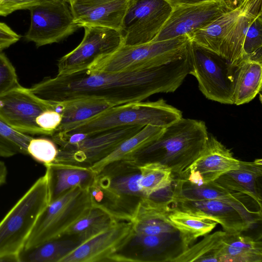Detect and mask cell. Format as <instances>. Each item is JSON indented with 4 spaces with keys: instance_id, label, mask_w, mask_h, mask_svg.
Returning a JSON list of instances; mask_svg holds the SVG:
<instances>
[{
    "instance_id": "cell-35",
    "label": "cell",
    "mask_w": 262,
    "mask_h": 262,
    "mask_svg": "<svg viewBox=\"0 0 262 262\" xmlns=\"http://www.w3.org/2000/svg\"><path fill=\"white\" fill-rule=\"evenodd\" d=\"M32 138L0 121V158H9L18 154L28 155L27 147Z\"/></svg>"
},
{
    "instance_id": "cell-21",
    "label": "cell",
    "mask_w": 262,
    "mask_h": 262,
    "mask_svg": "<svg viewBox=\"0 0 262 262\" xmlns=\"http://www.w3.org/2000/svg\"><path fill=\"white\" fill-rule=\"evenodd\" d=\"M171 202L147 197L139 202L131 222L135 233L145 235H159L178 231L170 222L168 214Z\"/></svg>"
},
{
    "instance_id": "cell-9",
    "label": "cell",
    "mask_w": 262,
    "mask_h": 262,
    "mask_svg": "<svg viewBox=\"0 0 262 262\" xmlns=\"http://www.w3.org/2000/svg\"><path fill=\"white\" fill-rule=\"evenodd\" d=\"M28 10L31 23L25 38L37 47L59 42L78 28L64 0H39Z\"/></svg>"
},
{
    "instance_id": "cell-5",
    "label": "cell",
    "mask_w": 262,
    "mask_h": 262,
    "mask_svg": "<svg viewBox=\"0 0 262 262\" xmlns=\"http://www.w3.org/2000/svg\"><path fill=\"white\" fill-rule=\"evenodd\" d=\"M189 41L186 34L143 44L122 45L112 53L95 60L87 70L131 72L159 67L183 57Z\"/></svg>"
},
{
    "instance_id": "cell-10",
    "label": "cell",
    "mask_w": 262,
    "mask_h": 262,
    "mask_svg": "<svg viewBox=\"0 0 262 262\" xmlns=\"http://www.w3.org/2000/svg\"><path fill=\"white\" fill-rule=\"evenodd\" d=\"M172 9L164 0H129L119 31L122 45H136L151 42Z\"/></svg>"
},
{
    "instance_id": "cell-3",
    "label": "cell",
    "mask_w": 262,
    "mask_h": 262,
    "mask_svg": "<svg viewBox=\"0 0 262 262\" xmlns=\"http://www.w3.org/2000/svg\"><path fill=\"white\" fill-rule=\"evenodd\" d=\"M140 165L132 158L104 166L89 187L92 206L105 210L117 220L131 221L140 201L145 197L140 185Z\"/></svg>"
},
{
    "instance_id": "cell-45",
    "label": "cell",
    "mask_w": 262,
    "mask_h": 262,
    "mask_svg": "<svg viewBox=\"0 0 262 262\" xmlns=\"http://www.w3.org/2000/svg\"><path fill=\"white\" fill-rule=\"evenodd\" d=\"M3 50H4V48L0 46V52H2Z\"/></svg>"
},
{
    "instance_id": "cell-36",
    "label": "cell",
    "mask_w": 262,
    "mask_h": 262,
    "mask_svg": "<svg viewBox=\"0 0 262 262\" xmlns=\"http://www.w3.org/2000/svg\"><path fill=\"white\" fill-rule=\"evenodd\" d=\"M243 50V59L262 63V13L255 18L249 26Z\"/></svg>"
},
{
    "instance_id": "cell-7",
    "label": "cell",
    "mask_w": 262,
    "mask_h": 262,
    "mask_svg": "<svg viewBox=\"0 0 262 262\" xmlns=\"http://www.w3.org/2000/svg\"><path fill=\"white\" fill-rule=\"evenodd\" d=\"M92 206L89 188L77 186L71 189L51 202L42 211L24 248L36 247L62 236Z\"/></svg>"
},
{
    "instance_id": "cell-23",
    "label": "cell",
    "mask_w": 262,
    "mask_h": 262,
    "mask_svg": "<svg viewBox=\"0 0 262 262\" xmlns=\"http://www.w3.org/2000/svg\"><path fill=\"white\" fill-rule=\"evenodd\" d=\"M250 1L245 0L207 26L188 35L190 41L196 47L220 55V49L223 40L246 10Z\"/></svg>"
},
{
    "instance_id": "cell-15",
    "label": "cell",
    "mask_w": 262,
    "mask_h": 262,
    "mask_svg": "<svg viewBox=\"0 0 262 262\" xmlns=\"http://www.w3.org/2000/svg\"><path fill=\"white\" fill-rule=\"evenodd\" d=\"M231 9L225 0H207L172 8L168 18L151 42L189 35Z\"/></svg>"
},
{
    "instance_id": "cell-1",
    "label": "cell",
    "mask_w": 262,
    "mask_h": 262,
    "mask_svg": "<svg viewBox=\"0 0 262 262\" xmlns=\"http://www.w3.org/2000/svg\"><path fill=\"white\" fill-rule=\"evenodd\" d=\"M189 74L187 53L182 58L159 67L131 72L86 70L74 74L46 78L30 88L50 102L88 98L113 106L142 101L160 93L174 92Z\"/></svg>"
},
{
    "instance_id": "cell-42",
    "label": "cell",
    "mask_w": 262,
    "mask_h": 262,
    "mask_svg": "<svg viewBox=\"0 0 262 262\" xmlns=\"http://www.w3.org/2000/svg\"><path fill=\"white\" fill-rule=\"evenodd\" d=\"M8 170L5 163L0 160V187L4 185L7 181Z\"/></svg>"
},
{
    "instance_id": "cell-2",
    "label": "cell",
    "mask_w": 262,
    "mask_h": 262,
    "mask_svg": "<svg viewBox=\"0 0 262 262\" xmlns=\"http://www.w3.org/2000/svg\"><path fill=\"white\" fill-rule=\"evenodd\" d=\"M207 129L203 121L182 117L133 158L140 163H160L180 177L205 148L209 138Z\"/></svg>"
},
{
    "instance_id": "cell-4",
    "label": "cell",
    "mask_w": 262,
    "mask_h": 262,
    "mask_svg": "<svg viewBox=\"0 0 262 262\" xmlns=\"http://www.w3.org/2000/svg\"><path fill=\"white\" fill-rule=\"evenodd\" d=\"M182 118L181 111L163 99L138 101L112 106L95 116L72 125L61 132L95 135L125 126L147 125L165 128Z\"/></svg>"
},
{
    "instance_id": "cell-22",
    "label": "cell",
    "mask_w": 262,
    "mask_h": 262,
    "mask_svg": "<svg viewBox=\"0 0 262 262\" xmlns=\"http://www.w3.org/2000/svg\"><path fill=\"white\" fill-rule=\"evenodd\" d=\"M45 166L51 202L74 187L89 188L97 174L91 167L79 165L52 162Z\"/></svg>"
},
{
    "instance_id": "cell-40",
    "label": "cell",
    "mask_w": 262,
    "mask_h": 262,
    "mask_svg": "<svg viewBox=\"0 0 262 262\" xmlns=\"http://www.w3.org/2000/svg\"><path fill=\"white\" fill-rule=\"evenodd\" d=\"M20 36L5 23L0 22V46L4 49L15 43Z\"/></svg>"
},
{
    "instance_id": "cell-28",
    "label": "cell",
    "mask_w": 262,
    "mask_h": 262,
    "mask_svg": "<svg viewBox=\"0 0 262 262\" xmlns=\"http://www.w3.org/2000/svg\"><path fill=\"white\" fill-rule=\"evenodd\" d=\"M54 103L55 110L62 116L61 122L55 132L63 131L72 125L85 121L113 106L103 100L88 98Z\"/></svg>"
},
{
    "instance_id": "cell-32",
    "label": "cell",
    "mask_w": 262,
    "mask_h": 262,
    "mask_svg": "<svg viewBox=\"0 0 262 262\" xmlns=\"http://www.w3.org/2000/svg\"><path fill=\"white\" fill-rule=\"evenodd\" d=\"M117 220L105 210L92 206L63 235L72 236L81 243L107 228Z\"/></svg>"
},
{
    "instance_id": "cell-14",
    "label": "cell",
    "mask_w": 262,
    "mask_h": 262,
    "mask_svg": "<svg viewBox=\"0 0 262 262\" xmlns=\"http://www.w3.org/2000/svg\"><path fill=\"white\" fill-rule=\"evenodd\" d=\"M186 248L179 232L145 235L134 232L110 259L118 262H172Z\"/></svg>"
},
{
    "instance_id": "cell-33",
    "label": "cell",
    "mask_w": 262,
    "mask_h": 262,
    "mask_svg": "<svg viewBox=\"0 0 262 262\" xmlns=\"http://www.w3.org/2000/svg\"><path fill=\"white\" fill-rule=\"evenodd\" d=\"M225 233L224 231H217L205 235L200 242L189 247L172 262H219V253Z\"/></svg>"
},
{
    "instance_id": "cell-43",
    "label": "cell",
    "mask_w": 262,
    "mask_h": 262,
    "mask_svg": "<svg viewBox=\"0 0 262 262\" xmlns=\"http://www.w3.org/2000/svg\"><path fill=\"white\" fill-rule=\"evenodd\" d=\"M227 4L231 8H233L240 5L245 0H225Z\"/></svg>"
},
{
    "instance_id": "cell-20",
    "label": "cell",
    "mask_w": 262,
    "mask_h": 262,
    "mask_svg": "<svg viewBox=\"0 0 262 262\" xmlns=\"http://www.w3.org/2000/svg\"><path fill=\"white\" fill-rule=\"evenodd\" d=\"M170 200L177 209L217 222L227 233L243 232L255 224L235 207L222 201Z\"/></svg>"
},
{
    "instance_id": "cell-18",
    "label": "cell",
    "mask_w": 262,
    "mask_h": 262,
    "mask_svg": "<svg viewBox=\"0 0 262 262\" xmlns=\"http://www.w3.org/2000/svg\"><path fill=\"white\" fill-rule=\"evenodd\" d=\"M240 160L216 138L209 136L198 158L179 178L196 185L214 181L224 173L237 168Z\"/></svg>"
},
{
    "instance_id": "cell-37",
    "label": "cell",
    "mask_w": 262,
    "mask_h": 262,
    "mask_svg": "<svg viewBox=\"0 0 262 262\" xmlns=\"http://www.w3.org/2000/svg\"><path fill=\"white\" fill-rule=\"evenodd\" d=\"M28 155L44 166L52 163L58 152V148L53 140L32 138L27 147Z\"/></svg>"
},
{
    "instance_id": "cell-8",
    "label": "cell",
    "mask_w": 262,
    "mask_h": 262,
    "mask_svg": "<svg viewBox=\"0 0 262 262\" xmlns=\"http://www.w3.org/2000/svg\"><path fill=\"white\" fill-rule=\"evenodd\" d=\"M189 74L195 77L202 94L212 101L233 104L236 67L221 56L194 46L187 48Z\"/></svg>"
},
{
    "instance_id": "cell-38",
    "label": "cell",
    "mask_w": 262,
    "mask_h": 262,
    "mask_svg": "<svg viewBox=\"0 0 262 262\" xmlns=\"http://www.w3.org/2000/svg\"><path fill=\"white\" fill-rule=\"evenodd\" d=\"M15 69L6 55L0 52V95L18 86Z\"/></svg>"
},
{
    "instance_id": "cell-26",
    "label": "cell",
    "mask_w": 262,
    "mask_h": 262,
    "mask_svg": "<svg viewBox=\"0 0 262 262\" xmlns=\"http://www.w3.org/2000/svg\"><path fill=\"white\" fill-rule=\"evenodd\" d=\"M242 233L226 232L219 253V262H261V242Z\"/></svg>"
},
{
    "instance_id": "cell-25",
    "label": "cell",
    "mask_w": 262,
    "mask_h": 262,
    "mask_svg": "<svg viewBox=\"0 0 262 262\" xmlns=\"http://www.w3.org/2000/svg\"><path fill=\"white\" fill-rule=\"evenodd\" d=\"M262 0H251L250 4L223 40L220 56L237 67L243 59V44L248 28L255 18L262 13Z\"/></svg>"
},
{
    "instance_id": "cell-6",
    "label": "cell",
    "mask_w": 262,
    "mask_h": 262,
    "mask_svg": "<svg viewBox=\"0 0 262 262\" xmlns=\"http://www.w3.org/2000/svg\"><path fill=\"white\" fill-rule=\"evenodd\" d=\"M48 177L39 178L0 222V256L18 254L50 203Z\"/></svg>"
},
{
    "instance_id": "cell-11",
    "label": "cell",
    "mask_w": 262,
    "mask_h": 262,
    "mask_svg": "<svg viewBox=\"0 0 262 262\" xmlns=\"http://www.w3.org/2000/svg\"><path fill=\"white\" fill-rule=\"evenodd\" d=\"M143 127L128 126L91 136L83 134L84 138L80 141L58 148L57 156L53 162L91 167L108 156L124 141Z\"/></svg>"
},
{
    "instance_id": "cell-19",
    "label": "cell",
    "mask_w": 262,
    "mask_h": 262,
    "mask_svg": "<svg viewBox=\"0 0 262 262\" xmlns=\"http://www.w3.org/2000/svg\"><path fill=\"white\" fill-rule=\"evenodd\" d=\"M129 0H97L70 3L78 27H97L120 31Z\"/></svg>"
},
{
    "instance_id": "cell-44",
    "label": "cell",
    "mask_w": 262,
    "mask_h": 262,
    "mask_svg": "<svg viewBox=\"0 0 262 262\" xmlns=\"http://www.w3.org/2000/svg\"><path fill=\"white\" fill-rule=\"evenodd\" d=\"M66 3H71L74 2H77V1H97V0H64Z\"/></svg>"
},
{
    "instance_id": "cell-13",
    "label": "cell",
    "mask_w": 262,
    "mask_h": 262,
    "mask_svg": "<svg viewBox=\"0 0 262 262\" xmlns=\"http://www.w3.org/2000/svg\"><path fill=\"white\" fill-rule=\"evenodd\" d=\"M84 35L79 45L57 62L58 75L81 72L98 58L111 54L122 45L119 31L106 28L84 27Z\"/></svg>"
},
{
    "instance_id": "cell-41",
    "label": "cell",
    "mask_w": 262,
    "mask_h": 262,
    "mask_svg": "<svg viewBox=\"0 0 262 262\" xmlns=\"http://www.w3.org/2000/svg\"><path fill=\"white\" fill-rule=\"evenodd\" d=\"M172 8L189 4L200 3L207 0H164Z\"/></svg>"
},
{
    "instance_id": "cell-29",
    "label": "cell",
    "mask_w": 262,
    "mask_h": 262,
    "mask_svg": "<svg viewBox=\"0 0 262 262\" xmlns=\"http://www.w3.org/2000/svg\"><path fill=\"white\" fill-rule=\"evenodd\" d=\"M165 128L147 125L121 143L105 158L92 165L91 168L98 173L109 163L118 160L132 159L140 150L157 139Z\"/></svg>"
},
{
    "instance_id": "cell-24",
    "label": "cell",
    "mask_w": 262,
    "mask_h": 262,
    "mask_svg": "<svg viewBox=\"0 0 262 262\" xmlns=\"http://www.w3.org/2000/svg\"><path fill=\"white\" fill-rule=\"evenodd\" d=\"M261 176V159L250 162L240 161L237 168L224 173L214 182L228 190L247 195L262 208L261 197L256 184Z\"/></svg>"
},
{
    "instance_id": "cell-34",
    "label": "cell",
    "mask_w": 262,
    "mask_h": 262,
    "mask_svg": "<svg viewBox=\"0 0 262 262\" xmlns=\"http://www.w3.org/2000/svg\"><path fill=\"white\" fill-rule=\"evenodd\" d=\"M140 185L145 197L150 198L169 187L175 180L172 171L158 163H140Z\"/></svg>"
},
{
    "instance_id": "cell-30",
    "label": "cell",
    "mask_w": 262,
    "mask_h": 262,
    "mask_svg": "<svg viewBox=\"0 0 262 262\" xmlns=\"http://www.w3.org/2000/svg\"><path fill=\"white\" fill-rule=\"evenodd\" d=\"M81 243L75 237L62 235L36 247L23 249L18 253L19 262H60Z\"/></svg>"
},
{
    "instance_id": "cell-16",
    "label": "cell",
    "mask_w": 262,
    "mask_h": 262,
    "mask_svg": "<svg viewBox=\"0 0 262 262\" xmlns=\"http://www.w3.org/2000/svg\"><path fill=\"white\" fill-rule=\"evenodd\" d=\"M169 199L172 200L200 201L216 200L227 203L256 224L261 220V209L251 197L231 191L214 181L201 185L191 183L177 178Z\"/></svg>"
},
{
    "instance_id": "cell-17",
    "label": "cell",
    "mask_w": 262,
    "mask_h": 262,
    "mask_svg": "<svg viewBox=\"0 0 262 262\" xmlns=\"http://www.w3.org/2000/svg\"><path fill=\"white\" fill-rule=\"evenodd\" d=\"M128 221H117L110 226L81 243L60 262L110 261L134 233Z\"/></svg>"
},
{
    "instance_id": "cell-12",
    "label": "cell",
    "mask_w": 262,
    "mask_h": 262,
    "mask_svg": "<svg viewBox=\"0 0 262 262\" xmlns=\"http://www.w3.org/2000/svg\"><path fill=\"white\" fill-rule=\"evenodd\" d=\"M48 109L54 110L52 103L20 84L0 95V121L23 134L49 136L36 123L38 116Z\"/></svg>"
},
{
    "instance_id": "cell-27",
    "label": "cell",
    "mask_w": 262,
    "mask_h": 262,
    "mask_svg": "<svg viewBox=\"0 0 262 262\" xmlns=\"http://www.w3.org/2000/svg\"><path fill=\"white\" fill-rule=\"evenodd\" d=\"M261 81L262 63L243 59L236 69L233 104H244L253 99L261 90Z\"/></svg>"
},
{
    "instance_id": "cell-39",
    "label": "cell",
    "mask_w": 262,
    "mask_h": 262,
    "mask_svg": "<svg viewBox=\"0 0 262 262\" xmlns=\"http://www.w3.org/2000/svg\"><path fill=\"white\" fill-rule=\"evenodd\" d=\"M62 120L61 115L51 109L44 111L36 119L37 125L51 136L60 125Z\"/></svg>"
},
{
    "instance_id": "cell-31",
    "label": "cell",
    "mask_w": 262,
    "mask_h": 262,
    "mask_svg": "<svg viewBox=\"0 0 262 262\" xmlns=\"http://www.w3.org/2000/svg\"><path fill=\"white\" fill-rule=\"evenodd\" d=\"M168 217L179 232L186 250L198 238L211 232L217 224L210 219L183 211L172 205Z\"/></svg>"
}]
</instances>
